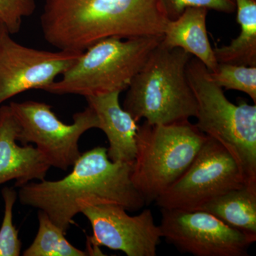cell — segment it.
Masks as SVG:
<instances>
[{"instance_id": "obj_1", "label": "cell", "mask_w": 256, "mask_h": 256, "mask_svg": "<svg viewBox=\"0 0 256 256\" xmlns=\"http://www.w3.org/2000/svg\"><path fill=\"white\" fill-rule=\"evenodd\" d=\"M132 162H114L107 148L96 146L82 153L70 174L56 181L26 184L20 188L22 204L45 212L64 232L84 208L100 204H116L129 212L146 205L131 181Z\"/></svg>"}, {"instance_id": "obj_2", "label": "cell", "mask_w": 256, "mask_h": 256, "mask_svg": "<svg viewBox=\"0 0 256 256\" xmlns=\"http://www.w3.org/2000/svg\"><path fill=\"white\" fill-rule=\"evenodd\" d=\"M169 21L160 0H45L40 18L50 44L80 52L106 38L163 36Z\"/></svg>"}, {"instance_id": "obj_3", "label": "cell", "mask_w": 256, "mask_h": 256, "mask_svg": "<svg viewBox=\"0 0 256 256\" xmlns=\"http://www.w3.org/2000/svg\"><path fill=\"white\" fill-rule=\"evenodd\" d=\"M192 56L161 42L128 88L124 108L136 122L166 124L196 118V98L186 76Z\"/></svg>"}, {"instance_id": "obj_4", "label": "cell", "mask_w": 256, "mask_h": 256, "mask_svg": "<svg viewBox=\"0 0 256 256\" xmlns=\"http://www.w3.org/2000/svg\"><path fill=\"white\" fill-rule=\"evenodd\" d=\"M186 76L196 100V127L232 153L242 166L247 184L256 188V104L230 102L210 70L195 57L188 60Z\"/></svg>"}, {"instance_id": "obj_5", "label": "cell", "mask_w": 256, "mask_h": 256, "mask_svg": "<svg viewBox=\"0 0 256 256\" xmlns=\"http://www.w3.org/2000/svg\"><path fill=\"white\" fill-rule=\"evenodd\" d=\"M162 36L108 38L84 50L74 65L45 92L56 95H102L128 89Z\"/></svg>"}, {"instance_id": "obj_6", "label": "cell", "mask_w": 256, "mask_h": 256, "mask_svg": "<svg viewBox=\"0 0 256 256\" xmlns=\"http://www.w3.org/2000/svg\"><path fill=\"white\" fill-rule=\"evenodd\" d=\"M207 136L190 120L139 126L131 181L146 205L156 202L186 171Z\"/></svg>"}, {"instance_id": "obj_7", "label": "cell", "mask_w": 256, "mask_h": 256, "mask_svg": "<svg viewBox=\"0 0 256 256\" xmlns=\"http://www.w3.org/2000/svg\"><path fill=\"white\" fill-rule=\"evenodd\" d=\"M9 106L20 127L18 141L22 146L34 144L50 166L64 171L82 154L78 142L82 134L99 128L97 116L88 106L74 114L70 124L60 120L45 102L12 101Z\"/></svg>"}, {"instance_id": "obj_8", "label": "cell", "mask_w": 256, "mask_h": 256, "mask_svg": "<svg viewBox=\"0 0 256 256\" xmlns=\"http://www.w3.org/2000/svg\"><path fill=\"white\" fill-rule=\"evenodd\" d=\"M246 184V175L232 153L207 136L186 171L156 202L160 208L198 210L212 198Z\"/></svg>"}, {"instance_id": "obj_9", "label": "cell", "mask_w": 256, "mask_h": 256, "mask_svg": "<svg viewBox=\"0 0 256 256\" xmlns=\"http://www.w3.org/2000/svg\"><path fill=\"white\" fill-rule=\"evenodd\" d=\"M162 238L183 254L195 256H247L252 236L202 210L161 208Z\"/></svg>"}, {"instance_id": "obj_10", "label": "cell", "mask_w": 256, "mask_h": 256, "mask_svg": "<svg viewBox=\"0 0 256 256\" xmlns=\"http://www.w3.org/2000/svg\"><path fill=\"white\" fill-rule=\"evenodd\" d=\"M127 212L116 204L96 205L82 210L92 229V235L88 237V256L102 255L101 246L128 256L156 255L162 234L151 210H144L136 216Z\"/></svg>"}, {"instance_id": "obj_11", "label": "cell", "mask_w": 256, "mask_h": 256, "mask_svg": "<svg viewBox=\"0 0 256 256\" xmlns=\"http://www.w3.org/2000/svg\"><path fill=\"white\" fill-rule=\"evenodd\" d=\"M82 53L35 50L14 41L5 31L0 37V106L22 92L44 90L70 68Z\"/></svg>"}, {"instance_id": "obj_12", "label": "cell", "mask_w": 256, "mask_h": 256, "mask_svg": "<svg viewBox=\"0 0 256 256\" xmlns=\"http://www.w3.org/2000/svg\"><path fill=\"white\" fill-rule=\"evenodd\" d=\"M20 127L9 105L0 106V185L15 180L20 188L45 180L50 166L32 144L18 146Z\"/></svg>"}, {"instance_id": "obj_13", "label": "cell", "mask_w": 256, "mask_h": 256, "mask_svg": "<svg viewBox=\"0 0 256 256\" xmlns=\"http://www.w3.org/2000/svg\"><path fill=\"white\" fill-rule=\"evenodd\" d=\"M121 92L86 98L96 112L99 128L109 142L108 156L114 162H132L136 154V136L139 126L120 104Z\"/></svg>"}, {"instance_id": "obj_14", "label": "cell", "mask_w": 256, "mask_h": 256, "mask_svg": "<svg viewBox=\"0 0 256 256\" xmlns=\"http://www.w3.org/2000/svg\"><path fill=\"white\" fill-rule=\"evenodd\" d=\"M208 10L204 8H188L166 24L161 44L169 48H181L200 60L210 72L218 63L210 45L206 30Z\"/></svg>"}, {"instance_id": "obj_15", "label": "cell", "mask_w": 256, "mask_h": 256, "mask_svg": "<svg viewBox=\"0 0 256 256\" xmlns=\"http://www.w3.org/2000/svg\"><path fill=\"white\" fill-rule=\"evenodd\" d=\"M227 225L256 237V188L246 184L206 202L200 210Z\"/></svg>"}, {"instance_id": "obj_16", "label": "cell", "mask_w": 256, "mask_h": 256, "mask_svg": "<svg viewBox=\"0 0 256 256\" xmlns=\"http://www.w3.org/2000/svg\"><path fill=\"white\" fill-rule=\"evenodd\" d=\"M240 32L226 46L214 48L218 64L256 66V1L235 0Z\"/></svg>"}, {"instance_id": "obj_17", "label": "cell", "mask_w": 256, "mask_h": 256, "mask_svg": "<svg viewBox=\"0 0 256 256\" xmlns=\"http://www.w3.org/2000/svg\"><path fill=\"white\" fill-rule=\"evenodd\" d=\"M38 229L34 240L24 252V256H86L66 238L65 232L48 216L38 210Z\"/></svg>"}, {"instance_id": "obj_18", "label": "cell", "mask_w": 256, "mask_h": 256, "mask_svg": "<svg viewBox=\"0 0 256 256\" xmlns=\"http://www.w3.org/2000/svg\"><path fill=\"white\" fill-rule=\"evenodd\" d=\"M210 75L222 88L244 92L256 104V66L218 64Z\"/></svg>"}, {"instance_id": "obj_19", "label": "cell", "mask_w": 256, "mask_h": 256, "mask_svg": "<svg viewBox=\"0 0 256 256\" xmlns=\"http://www.w3.org/2000/svg\"><path fill=\"white\" fill-rule=\"evenodd\" d=\"M4 203V213L0 228V256H20L22 242L18 232L13 224V208L18 198L14 188H4L2 191Z\"/></svg>"}, {"instance_id": "obj_20", "label": "cell", "mask_w": 256, "mask_h": 256, "mask_svg": "<svg viewBox=\"0 0 256 256\" xmlns=\"http://www.w3.org/2000/svg\"><path fill=\"white\" fill-rule=\"evenodd\" d=\"M36 0H0V22L10 34L21 30L23 18L34 14Z\"/></svg>"}, {"instance_id": "obj_21", "label": "cell", "mask_w": 256, "mask_h": 256, "mask_svg": "<svg viewBox=\"0 0 256 256\" xmlns=\"http://www.w3.org/2000/svg\"><path fill=\"white\" fill-rule=\"evenodd\" d=\"M165 14L169 20H174L186 8H204L225 14L236 11L235 0H160Z\"/></svg>"}, {"instance_id": "obj_22", "label": "cell", "mask_w": 256, "mask_h": 256, "mask_svg": "<svg viewBox=\"0 0 256 256\" xmlns=\"http://www.w3.org/2000/svg\"><path fill=\"white\" fill-rule=\"evenodd\" d=\"M5 31H8V30H6V28H5L4 25L0 22V37L2 36V34L4 33Z\"/></svg>"}, {"instance_id": "obj_23", "label": "cell", "mask_w": 256, "mask_h": 256, "mask_svg": "<svg viewBox=\"0 0 256 256\" xmlns=\"http://www.w3.org/2000/svg\"><path fill=\"white\" fill-rule=\"evenodd\" d=\"M255 1H256V0H255Z\"/></svg>"}]
</instances>
